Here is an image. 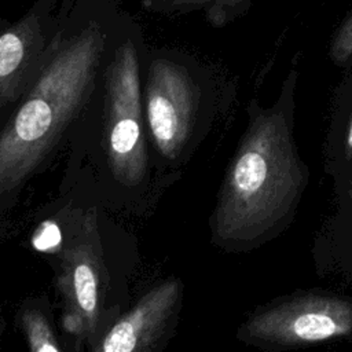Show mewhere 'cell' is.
Masks as SVG:
<instances>
[{
	"label": "cell",
	"instance_id": "cell-3",
	"mask_svg": "<svg viewBox=\"0 0 352 352\" xmlns=\"http://www.w3.org/2000/svg\"><path fill=\"white\" fill-rule=\"evenodd\" d=\"M146 55L135 26L122 25L94 96L72 139L76 168L111 205L139 204L151 190L153 160L143 110Z\"/></svg>",
	"mask_w": 352,
	"mask_h": 352
},
{
	"label": "cell",
	"instance_id": "cell-12",
	"mask_svg": "<svg viewBox=\"0 0 352 352\" xmlns=\"http://www.w3.org/2000/svg\"><path fill=\"white\" fill-rule=\"evenodd\" d=\"M329 56L340 67L346 66L352 60V10L345 14L334 30L329 45Z\"/></svg>",
	"mask_w": 352,
	"mask_h": 352
},
{
	"label": "cell",
	"instance_id": "cell-6",
	"mask_svg": "<svg viewBox=\"0 0 352 352\" xmlns=\"http://www.w3.org/2000/svg\"><path fill=\"white\" fill-rule=\"evenodd\" d=\"M352 336V300L324 292H301L257 308L238 329V340L282 351Z\"/></svg>",
	"mask_w": 352,
	"mask_h": 352
},
{
	"label": "cell",
	"instance_id": "cell-14",
	"mask_svg": "<svg viewBox=\"0 0 352 352\" xmlns=\"http://www.w3.org/2000/svg\"><path fill=\"white\" fill-rule=\"evenodd\" d=\"M8 25H10V22H8V21H6V19L0 18V32H1L3 29H6Z\"/></svg>",
	"mask_w": 352,
	"mask_h": 352
},
{
	"label": "cell",
	"instance_id": "cell-15",
	"mask_svg": "<svg viewBox=\"0 0 352 352\" xmlns=\"http://www.w3.org/2000/svg\"><path fill=\"white\" fill-rule=\"evenodd\" d=\"M113 1H114V3H118V1H121V0H113Z\"/></svg>",
	"mask_w": 352,
	"mask_h": 352
},
{
	"label": "cell",
	"instance_id": "cell-9",
	"mask_svg": "<svg viewBox=\"0 0 352 352\" xmlns=\"http://www.w3.org/2000/svg\"><path fill=\"white\" fill-rule=\"evenodd\" d=\"M326 142V170L337 177L352 175V73L340 85Z\"/></svg>",
	"mask_w": 352,
	"mask_h": 352
},
{
	"label": "cell",
	"instance_id": "cell-7",
	"mask_svg": "<svg viewBox=\"0 0 352 352\" xmlns=\"http://www.w3.org/2000/svg\"><path fill=\"white\" fill-rule=\"evenodd\" d=\"M69 0H36L0 32V113L22 96L54 38Z\"/></svg>",
	"mask_w": 352,
	"mask_h": 352
},
{
	"label": "cell",
	"instance_id": "cell-5",
	"mask_svg": "<svg viewBox=\"0 0 352 352\" xmlns=\"http://www.w3.org/2000/svg\"><path fill=\"white\" fill-rule=\"evenodd\" d=\"M58 253L56 283L62 297V324L76 349H94L121 315L109 305L111 274L106 263L95 209L67 226Z\"/></svg>",
	"mask_w": 352,
	"mask_h": 352
},
{
	"label": "cell",
	"instance_id": "cell-11",
	"mask_svg": "<svg viewBox=\"0 0 352 352\" xmlns=\"http://www.w3.org/2000/svg\"><path fill=\"white\" fill-rule=\"evenodd\" d=\"M18 324L32 352L65 351L55 333L50 308L41 298H29L18 311Z\"/></svg>",
	"mask_w": 352,
	"mask_h": 352
},
{
	"label": "cell",
	"instance_id": "cell-1",
	"mask_svg": "<svg viewBox=\"0 0 352 352\" xmlns=\"http://www.w3.org/2000/svg\"><path fill=\"white\" fill-rule=\"evenodd\" d=\"M69 0L62 22L23 91L0 124V216L47 168L72 135L98 87L124 22L113 0Z\"/></svg>",
	"mask_w": 352,
	"mask_h": 352
},
{
	"label": "cell",
	"instance_id": "cell-10",
	"mask_svg": "<svg viewBox=\"0 0 352 352\" xmlns=\"http://www.w3.org/2000/svg\"><path fill=\"white\" fill-rule=\"evenodd\" d=\"M254 0H142V10L158 15H184L201 11L208 23L223 28L243 16Z\"/></svg>",
	"mask_w": 352,
	"mask_h": 352
},
{
	"label": "cell",
	"instance_id": "cell-13",
	"mask_svg": "<svg viewBox=\"0 0 352 352\" xmlns=\"http://www.w3.org/2000/svg\"><path fill=\"white\" fill-rule=\"evenodd\" d=\"M4 329H6V320H4V318L1 316V312H0V340H1V336L4 333Z\"/></svg>",
	"mask_w": 352,
	"mask_h": 352
},
{
	"label": "cell",
	"instance_id": "cell-8",
	"mask_svg": "<svg viewBox=\"0 0 352 352\" xmlns=\"http://www.w3.org/2000/svg\"><path fill=\"white\" fill-rule=\"evenodd\" d=\"M183 301V282L166 278L150 287L106 330L94 352H154L170 338Z\"/></svg>",
	"mask_w": 352,
	"mask_h": 352
},
{
	"label": "cell",
	"instance_id": "cell-4",
	"mask_svg": "<svg viewBox=\"0 0 352 352\" xmlns=\"http://www.w3.org/2000/svg\"><path fill=\"white\" fill-rule=\"evenodd\" d=\"M191 59L170 51L146 55L143 110L155 168L183 165L202 132L206 87Z\"/></svg>",
	"mask_w": 352,
	"mask_h": 352
},
{
	"label": "cell",
	"instance_id": "cell-2",
	"mask_svg": "<svg viewBox=\"0 0 352 352\" xmlns=\"http://www.w3.org/2000/svg\"><path fill=\"white\" fill-rule=\"evenodd\" d=\"M292 69L271 107L248 106V126L228 165L209 217L210 241L226 252H245L272 239L293 220L309 169L294 140Z\"/></svg>",
	"mask_w": 352,
	"mask_h": 352
}]
</instances>
